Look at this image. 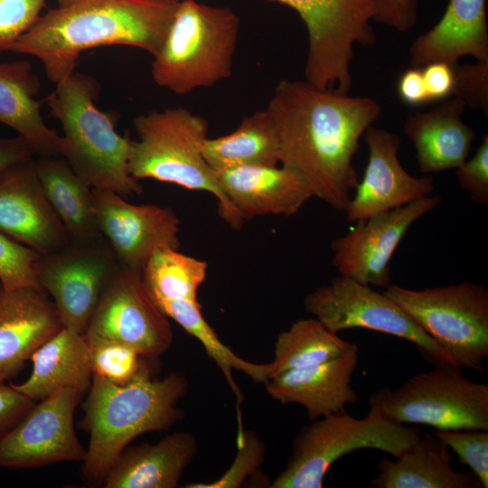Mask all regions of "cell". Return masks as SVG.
<instances>
[{
  "label": "cell",
  "instance_id": "6da1fadb",
  "mask_svg": "<svg viewBox=\"0 0 488 488\" xmlns=\"http://www.w3.org/2000/svg\"><path fill=\"white\" fill-rule=\"evenodd\" d=\"M280 150V165L316 197L344 211L358 183L352 164L361 137L377 121L380 106L308 81L282 80L266 108Z\"/></svg>",
  "mask_w": 488,
  "mask_h": 488
},
{
  "label": "cell",
  "instance_id": "7a4b0ae2",
  "mask_svg": "<svg viewBox=\"0 0 488 488\" xmlns=\"http://www.w3.org/2000/svg\"><path fill=\"white\" fill-rule=\"evenodd\" d=\"M178 3L76 0L41 14L8 52L38 58L54 84L74 72L80 55L89 49L127 45L155 56Z\"/></svg>",
  "mask_w": 488,
  "mask_h": 488
},
{
  "label": "cell",
  "instance_id": "3957f363",
  "mask_svg": "<svg viewBox=\"0 0 488 488\" xmlns=\"http://www.w3.org/2000/svg\"><path fill=\"white\" fill-rule=\"evenodd\" d=\"M188 381L178 371L161 380L150 373L119 386L93 375L84 402L82 427L89 434L80 473L88 483L102 484L128 444L140 435L169 429L181 419L177 407Z\"/></svg>",
  "mask_w": 488,
  "mask_h": 488
},
{
  "label": "cell",
  "instance_id": "277c9868",
  "mask_svg": "<svg viewBox=\"0 0 488 488\" xmlns=\"http://www.w3.org/2000/svg\"><path fill=\"white\" fill-rule=\"evenodd\" d=\"M55 86L45 102L63 131L59 155L91 188L142 195V184L128 169L132 138L117 132L113 113L96 106L98 81L75 70Z\"/></svg>",
  "mask_w": 488,
  "mask_h": 488
},
{
  "label": "cell",
  "instance_id": "5b68a950",
  "mask_svg": "<svg viewBox=\"0 0 488 488\" xmlns=\"http://www.w3.org/2000/svg\"><path fill=\"white\" fill-rule=\"evenodd\" d=\"M133 124L138 138L131 142L128 169L134 178L210 192L217 200L220 217L233 230L242 227L244 219L203 157L209 130L206 118L174 108L141 114Z\"/></svg>",
  "mask_w": 488,
  "mask_h": 488
},
{
  "label": "cell",
  "instance_id": "8992f818",
  "mask_svg": "<svg viewBox=\"0 0 488 488\" xmlns=\"http://www.w3.org/2000/svg\"><path fill=\"white\" fill-rule=\"evenodd\" d=\"M239 30V18L231 9L180 0L163 44L153 56V80L184 95L230 78Z\"/></svg>",
  "mask_w": 488,
  "mask_h": 488
},
{
  "label": "cell",
  "instance_id": "52a82bcc",
  "mask_svg": "<svg viewBox=\"0 0 488 488\" xmlns=\"http://www.w3.org/2000/svg\"><path fill=\"white\" fill-rule=\"evenodd\" d=\"M420 436L418 428L388 420L373 406L362 418L345 410L328 414L300 429L286 467L269 487L321 488L328 470L339 458L365 448L397 458Z\"/></svg>",
  "mask_w": 488,
  "mask_h": 488
},
{
  "label": "cell",
  "instance_id": "ba28073f",
  "mask_svg": "<svg viewBox=\"0 0 488 488\" xmlns=\"http://www.w3.org/2000/svg\"><path fill=\"white\" fill-rule=\"evenodd\" d=\"M384 293L453 364L483 372L488 357V290L483 284L462 281L419 290L389 285Z\"/></svg>",
  "mask_w": 488,
  "mask_h": 488
},
{
  "label": "cell",
  "instance_id": "9c48e42d",
  "mask_svg": "<svg viewBox=\"0 0 488 488\" xmlns=\"http://www.w3.org/2000/svg\"><path fill=\"white\" fill-rule=\"evenodd\" d=\"M463 370L453 363L434 365L396 389L374 391L369 405L396 423L488 430V384L469 380Z\"/></svg>",
  "mask_w": 488,
  "mask_h": 488
},
{
  "label": "cell",
  "instance_id": "30bf717a",
  "mask_svg": "<svg viewBox=\"0 0 488 488\" xmlns=\"http://www.w3.org/2000/svg\"><path fill=\"white\" fill-rule=\"evenodd\" d=\"M295 10L308 33L305 80L321 89L348 93L353 45H371L375 0H271Z\"/></svg>",
  "mask_w": 488,
  "mask_h": 488
},
{
  "label": "cell",
  "instance_id": "8fae6325",
  "mask_svg": "<svg viewBox=\"0 0 488 488\" xmlns=\"http://www.w3.org/2000/svg\"><path fill=\"white\" fill-rule=\"evenodd\" d=\"M118 267L102 236L70 239L55 250L39 254L34 265L39 285L53 298L63 327L81 334Z\"/></svg>",
  "mask_w": 488,
  "mask_h": 488
},
{
  "label": "cell",
  "instance_id": "7c38bea8",
  "mask_svg": "<svg viewBox=\"0 0 488 488\" xmlns=\"http://www.w3.org/2000/svg\"><path fill=\"white\" fill-rule=\"evenodd\" d=\"M307 313L329 331L364 328L415 345L433 365L452 363L440 347L389 296L369 285L339 276L304 299Z\"/></svg>",
  "mask_w": 488,
  "mask_h": 488
},
{
  "label": "cell",
  "instance_id": "4fadbf2b",
  "mask_svg": "<svg viewBox=\"0 0 488 488\" xmlns=\"http://www.w3.org/2000/svg\"><path fill=\"white\" fill-rule=\"evenodd\" d=\"M88 344L117 342L146 359H156L172 345L168 317L151 298L142 272L119 266L104 290L83 334Z\"/></svg>",
  "mask_w": 488,
  "mask_h": 488
},
{
  "label": "cell",
  "instance_id": "5bb4252c",
  "mask_svg": "<svg viewBox=\"0 0 488 488\" xmlns=\"http://www.w3.org/2000/svg\"><path fill=\"white\" fill-rule=\"evenodd\" d=\"M82 394L63 389L35 403L0 436V467L37 468L61 462H82L86 449L73 424Z\"/></svg>",
  "mask_w": 488,
  "mask_h": 488
},
{
  "label": "cell",
  "instance_id": "9a60e30c",
  "mask_svg": "<svg viewBox=\"0 0 488 488\" xmlns=\"http://www.w3.org/2000/svg\"><path fill=\"white\" fill-rule=\"evenodd\" d=\"M441 202L427 195L355 225L331 242L333 264L340 276L373 287L390 285L389 263L410 227Z\"/></svg>",
  "mask_w": 488,
  "mask_h": 488
},
{
  "label": "cell",
  "instance_id": "2e32d148",
  "mask_svg": "<svg viewBox=\"0 0 488 488\" xmlns=\"http://www.w3.org/2000/svg\"><path fill=\"white\" fill-rule=\"evenodd\" d=\"M92 200L97 228L119 266L142 272L156 250L179 249L181 221L172 208L132 204L114 192L95 188Z\"/></svg>",
  "mask_w": 488,
  "mask_h": 488
},
{
  "label": "cell",
  "instance_id": "e0dca14e",
  "mask_svg": "<svg viewBox=\"0 0 488 488\" xmlns=\"http://www.w3.org/2000/svg\"><path fill=\"white\" fill-rule=\"evenodd\" d=\"M368 162L361 181L345 209L350 221H358L406 205L434 191L432 177H415L401 165V139L394 133L371 126L364 133Z\"/></svg>",
  "mask_w": 488,
  "mask_h": 488
},
{
  "label": "cell",
  "instance_id": "ac0fdd59",
  "mask_svg": "<svg viewBox=\"0 0 488 488\" xmlns=\"http://www.w3.org/2000/svg\"><path fill=\"white\" fill-rule=\"evenodd\" d=\"M0 231L39 254L70 240L42 191L35 157L0 178Z\"/></svg>",
  "mask_w": 488,
  "mask_h": 488
},
{
  "label": "cell",
  "instance_id": "d6986e66",
  "mask_svg": "<svg viewBox=\"0 0 488 488\" xmlns=\"http://www.w3.org/2000/svg\"><path fill=\"white\" fill-rule=\"evenodd\" d=\"M62 328L44 291L0 285V383L19 375L33 353Z\"/></svg>",
  "mask_w": 488,
  "mask_h": 488
},
{
  "label": "cell",
  "instance_id": "ffe728a7",
  "mask_svg": "<svg viewBox=\"0 0 488 488\" xmlns=\"http://www.w3.org/2000/svg\"><path fill=\"white\" fill-rule=\"evenodd\" d=\"M359 359L358 346L347 353L317 364L286 371L268 379L267 394L282 404L296 403L306 409L309 419L345 410L358 400L351 386Z\"/></svg>",
  "mask_w": 488,
  "mask_h": 488
},
{
  "label": "cell",
  "instance_id": "44dd1931",
  "mask_svg": "<svg viewBox=\"0 0 488 488\" xmlns=\"http://www.w3.org/2000/svg\"><path fill=\"white\" fill-rule=\"evenodd\" d=\"M220 186L244 221L292 216L313 197L305 183L278 165H243L215 171Z\"/></svg>",
  "mask_w": 488,
  "mask_h": 488
},
{
  "label": "cell",
  "instance_id": "7402d4cb",
  "mask_svg": "<svg viewBox=\"0 0 488 488\" xmlns=\"http://www.w3.org/2000/svg\"><path fill=\"white\" fill-rule=\"evenodd\" d=\"M485 6L486 0H449L439 22L411 44L412 67L423 68L432 62L455 66L466 55L488 60Z\"/></svg>",
  "mask_w": 488,
  "mask_h": 488
},
{
  "label": "cell",
  "instance_id": "603a6c76",
  "mask_svg": "<svg viewBox=\"0 0 488 488\" xmlns=\"http://www.w3.org/2000/svg\"><path fill=\"white\" fill-rule=\"evenodd\" d=\"M465 108L455 97L406 118L403 131L416 149L422 174L456 169L467 159L475 133L462 120Z\"/></svg>",
  "mask_w": 488,
  "mask_h": 488
},
{
  "label": "cell",
  "instance_id": "cb8c5ba5",
  "mask_svg": "<svg viewBox=\"0 0 488 488\" xmlns=\"http://www.w3.org/2000/svg\"><path fill=\"white\" fill-rule=\"evenodd\" d=\"M197 454L189 432H174L156 444L127 446L105 479V488H174Z\"/></svg>",
  "mask_w": 488,
  "mask_h": 488
},
{
  "label": "cell",
  "instance_id": "d4e9b609",
  "mask_svg": "<svg viewBox=\"0 0 488 488\" xmlns=\"http://www.w3.org/2000/svg\"><path fill=\"white\" fill-rule=\"evenodd\" d=\"M33 368L21 384L10 385L34 401H40L63 389L80 394L92 382L90 352L83 334L62 328L31 356Z\"/></svg>",
  "mask_w": 488,
  "mask_h": 488
},
{
  "label": "cell",
  "instance_id": "484cf974",
  "mask_svg": "<svg viewBox=\"0 0 488 488\" xmlns=\"http://www.w3.org/2000/svg\"><path fill=\"white\" fill-rule=\"evenodd\" d=\"M378 469L371 482L376 488L483 487L473 472L452 467L448 446L434 433L421 436L396 460L381 458Z\"/></svg>",
  "mask_w": 488,
  "mask_h": 488
},
{
  "label": "cell",
  "instance_id": "4316f807",
  "mask_svg": "<svg viewBox=\"0 0 488 488\" xmlns=\"http://www.w3.org/2000/svg\"><path fill=\"white\" fill-rule=\"evenodd\" d=\"M39 90L30 62L0 61V123L15 130L37 156L59 155L61 136L42 117Z\"/></svg>",
  "mask_w": 488,
  "mask_h": 488
},
{
  "label": "cell",
  "instance_id": "83f0119b",
  "mask_svg": "<svg viewBox=\"0 0 488 488\" xmlns=\"http://www.w3.org/2000/svg\"><path fill=\"white\" fill-rule=\"evenodd\" d=\"M42 191L71 240L101 236L96 224L92 188L59 155L37 156Z\"/></svg>",
  "mask_w": 488,
  "mask_h": 488
},
{
  "label": "cell",
  "instance_id": "f1b7e54d",
  "mask_svg": "<svg viewBox=\"0 0 488 488\" xmlns=\"http://www.w3.org/2000/svg\"><path fill=\"white\" fill-rule=\"evenodd\" d=\"M202 154L214 172L243 165L279 164V143L269 113L266 108L256 111L245 117L233 132L208 137Z\"/></svg>",
  "mask_w": 488,
  "mask_h": 488
},
{
  "label": "cell",
  "instance_id": "f546056e",
  "mask_svg": "<svg viewBox=\"0 0 488 488\" xmlns=\"http://www.w3.org/2000/svg\"><path fill=\"white\" fill-rule=\"evenodd\" d=\"M355 347V343L329 331L316 318L299 319L278 334L268 379L338 358Z\"/></svg>",
  "mask_w": 488,
  "mask_h": 488
},
{
  "label": "cell",
  "instance_id": "4dcf8cb0",
  "mask_svg": "<svg viewBox=\"0 0 488 488\" xmlns=\"http://www.w3.org/2000/svg\"><path fill=\"white\" fill-rule=\"evenodd\" d=\"M155 303L168 318L175 321L203 345L207 354L222 371L237 399L238 406L242 402L243 396L232 377L233 370L245 373L258 383H264L268 380L270 363H256L244 360L222 343L204 319L197 300H158Z\"/></svg>",
  "mask_w": 488,
  "mask_h": 488
},
{
  "label": "cell",
  "instance_id": "1f68e13d",
  "mask_svg": "<svg viewBox=\"0 0 488 488\" xmlns=\"http://www.w3.org/2000/svg\"><path fill=\"white\" fill-rule=\"evenodd\" d=\"M208 264L174 249L156 250L145 264L142 277L153 299L197 300V292L204 282Z\"/></svg>",
  "mask_w": 488,
  "mask_h": 488
},
{
  "label": "cell",
  "instance_id": "d6a6232c",
  "mask_svg": "<svg viewBox=\"0 0 488 488\" xmlns=\"http://www.w3.org/2000/svg\"><path fill=\"white\" fill-rule=\"evenodd\" d=\"M92 374L124 386L150 373L140 355L132 347L117 342H96L89 344Z\"/></svg>",
  "mask_w": 488,
  "mask_h": 488
},
{
  "label": "cell",
  "instance_id": "836d02e7",
  "mask_svg": "<svg viewBox=\"0 0 488 488\" xmlns=\"http://www.w3.org/2000/svg\"><path fill=\"white\" fill-rule=\"evenodd\" d=\"M237 455L229 469L217 480L210 483H190L185 488H238L262 465L266 455V446L252 431L238 433Z\"/></svg>",
  "mask_w": 488,
  "mask_h": 488
},
{
  "label": "cell",
  "instance_id": "e575fe53",
  "mask_svg": "<svg viewBox=\"0 0 488 488\" xmlns=\"http://www.w3.org/2000/svg\"><path fill=\"white\" fill-rule=\"evenodd\" d=\"M38 256L31 248L0 231V285L5 288L42 290L34 270Z\"/></svg>",
  "mask_w": 488,
  "mask_h": 488
},
{
  "label": "cell",
  "instance_id": "d590c367",
  "mask_svg": "<svg viewBox=\"0 0 488 488\" xmlns=\"http://www.w3.org/2000/svg\"><path fill=\"white\" fill-rule=\"evenodd\" d=\"M438 436L466 465L479 479L483 488L488 487V430L448 429L436 430Z\"/></svg>",
  "mask_w": 488,
  "mask_h": 488
},
{
  "label": "cell",
  "instance_id": "8d00e7d4",
  "mask_svg": "<svg viewBox=\"0 0 488 488\" xmlns=\"http://www.w3.org/2000/svg\"><path fill=\"white\" fill-rule=\"evenodd\" d=\"M46 0H0V52L11 46L41 16Z\"/></svg>",
  "mask_w": 488,
  "mask_h": 488
},
{
  "label": "cell",
  "instance_id": "74e56055",
  "mask_svg": "<svg viewBox=\"0 0 488 488\" xmlns=\"http://www.w3.org/2000/svg\"><path fill=\"white\" fill-rule=\"evenodd\" d=\"M455 82L453 92L469 107L488 114V60L476 63L459 65L454 68Z\"/></svg>",
  "mask_w": 488,
  "mask_h": 488
},
{
  "label": "cell",
  "instance_id": "f35d334b",
  "mask_svg": "<svg viewBox=\"0 0 488 488\" xmlns=\"http://www.w3.org/2000/svg\"><path fill=\"white\" fill-rule=\"evenodd\" d=\"M455 172L460 187L468 192L471 200L479 205L488 202V135L474 155L465 160Z\"/></svg>",
  "mask_w": 488,
  "mask_h": 488
},
{
  "label": "cell",
  "instance_id": "ab89813d",
  "mask_svg": "<svg viewBox=\"0 0 488 488\" xmlns=\"http://www.w3.org/2000/svg\"><path fill=\"white\" fill-rule=\"evenodd\" d=\"M418 0H375L372 19L399 32L414 27Z\"/></svg>",
  "mask_w": 488,
  "mask_h": 488
},
{
  "label": "cell",
  "instance_id": "60d3db41",
  "mask_svg": "<svg viewBox=\"0 0 488 488\" xmlns=\"http://www.w3.org/2000/svg\"><path fill=\"white\" fill-rule=\"evenodd\" d=\"M35 403L10 384L0 383V436L11 429Z\"/></svg>",
  "mask_w": 488,
  "mask_h": 488
},
{
  "label": "cell",
  "instance_id": "b9f144b4",
  "mask_svg": "<svg viewBox=\"0 0 488 488\" xmlns=\"http://www.w3.org/2000/svg\"><path fill=\"white\" fill-rule=\"evenodd\" d=\"M455 66L446 62H432L421 68L430 102L446 99L452 94Z\"/></svg>",
  "mask_w": 488,
  "mask_h": 488
},
{
  "label": "cell",
  "instance_id": "7bdbcfd3",
  "mask_svg": "<svg viewBox=\"0 0 488 488\" xmlns=\"http://www.w3.org/2000/svg\"><path fill=\"white\" fill-rule=\"evenodd\" d=\"M31 145L22 136H0V178L14 167L35 157Z\"/></svg>",
  "mask_w": 488,
  "mask_h": 488
},
{
  "label": "cell",
  "instance_id": "ee69618b",
  "mask_svg": "<svg viewBox=\"0 0 488 488\" xmlns=\"http://www.w3.org/2000/svg\"><path fill=\"white\" fill-rule=\"evenodd\" d=\"M397 90L399 99L408 105L418 106L430 102L421 68L407 70L398 81Z\"/></svg>",
  "mask_w": 488,
  "mask_h": 488
},
{
  "label": "cell",
  "instance_id": "f6af8a7d",
  "mask_svg": "<svg viewBox=\"0 0 488 488\" xmlns=\"http://www.w3.org/2000/svg\"><path fill=\"white\" fill-rule=\"evenodd\" d=\"M58 2V6H65L68 5L76 0H56Z\"/></svg>",
  "mask_w": 488,
  "mask_h": 488
},
{
  "label": "cell",
  "instance_id": "bcb514c9",
  "mask_svg": "<svg viewBox=\"0 0 488 488\" xmlns=\"http://www.w3.org/2000/svg\"><path fill=\"white\" fill-rule=\"evenodd\" d=\"M156 1H161V2H165V3H178L180 0H156Z\"/></svg>",
  "mask_w": 488,
  "mask_h": 488
}]
</instances>
